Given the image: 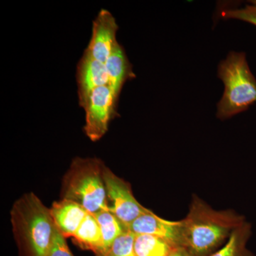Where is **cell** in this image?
Segmentation results:
<instances>
[{
  "label": "cell",
  "instance_id": "obj_1",
  "mask_svg": "<svg viewBox=\"0 0 256 256\" xmlns=\"http://www.w3.org/2000/svg\"><path fill=\"white\" fill-rule=\"evenodd\" d=\"M183 248L195 256H208L220 249L236 228L246 222L234 210H216L194 195L184 218Z\"/></svg>",
  "mask_w": 256,
  "mask_h": 256
},
{
  "label": "cell",
  "instance_id": "obj_2",
  "mask_svg": "<svg viewBox=\"0 0 256 256\" xmlns=\"http://www.w3.org/2000/svg\"><path fill=\"white\" fill-rule=\"evenodd\" d=\"M20 256H48L56 227L50 208L33 192L16 200L10 212Z\"/></svg>",
  "mask_w": 256,
  "mask_h": 256
},
{
  "label": "cell",
  "instance_id": "obj_3",
  "mask_svg": "<svg viewBox=\"0 0 256 256\" xmlns=\"http://www.w3.org/2000/svg\"><path fill=\"white\" fill-rule=\"evenodd\" d=\"M106 166L98 158H74L62 181V198L78 204L92 214L108 210Z\"/></svg>",
  "mask_w": 256,
  "mask_h": 256
},
{
  "label": "cell",
  "instance_id": "obj_4",
  "mask_svg": "<svg viewBox=\"0 0 256 256\" xmlns=\"http://www.w3.org/2000/svg\"><path fill=\"white\" fill-rule=\"evenodd\" d=\"M218 75L225 86L217 106L218 118H230L247 110L256 102V79L245 54L230 52L218 66Z\"/></svg>",
  "mask_w": 256,
  "mask_h": 256
},
{
  "label": "cell",
  "instance_id": "obj_5",
  "mask_svg": "<svg viewBox=\"0 0 256 256\" xmlns=\"http://www.w3.org/2000/svg\"><path fill=\"white\" fill-rule=\"evenodd\" d=\"M118 101L109 85L102 86L92 92L84 108L86 112L84 130L92 142L105 136L111 120L118 116Z\"/></svg>",
  "mask_w": 256,
  "mask_h": 256
},
{
  "label": "cell",
  "instance_id": "obj_6",
  "mask_svg": "<svg viewBox=\"0 0 256 256\" xmlns=\"http://www.w3.org/2000/svg\"><path fill=\"white\" fill-rule=\"evenodd\" d=\"M108 210L128 228L129 226L144 214L151 210L146 208L133 195L130 184L119 178L108 168L104 170Z\"/></svg>",
  "mask_w": 256,
  "mask_h": 256
},
{
  "label": "cell",
  "instance_id": "obj_7",
  "mask_svg": "<svg viewBox=\"0 0 256 256\" xmlns=\"http://www.w3.org/2000/svg\"><path fill=\"white\" fill-rule=\"evenodd\" d=\"M118 25L107 10H101L92 22V35L85 50L102 64H106L118 43Z\"/></svg>",
  "mask_w": 256,
  "mask_h": 256
},
{
  "label": "cell",
  "instance_id": "obj_8",
  "mask_svg": "<svg viewBox=\"0 0 256 256\" xmlns=\"http://www.w3.org/2000/svg\"><path fill=\"white\" fill-rule=\"evenodd\" d=\"M136 234L154 236L168 240L175 247L183 248L182 220H169L158 216L152 210L138 217L128 227Z\"/></svg>",
  "mask_w": 256,
  "mask_h": 256
},
{
  "label": "cell",
  "instance_id": "obj_9",
  "mask_svg": "<svg viewBox=\"0 0 256 256\" xmlns=\"http://www.w3.org/2000/svg\"><path fill=\"white\" fill-rule=\"evenodd\" d=\"M78 104L84 108L92 92L102 86L109 85V77L105 64L95 60L86 50L76 67Z\"/></svg>",
  "mask_w": 256,
  "mask_h": 256
},
{
  "label": "cell",
  "instance_id": "obj_10",
  "mask_svg": "<svg viewBox=\"0 0 256 256\" xmlns=\"http://www.w3.org/2000/svg\"><path fill=\"white\" fill-rule=\"evenodd\" d=\"M50 208L56 227L66 238L74 236L88 214L78 204L64 198L54 202Z\"/></svg>",
  "mask_w": 256,
  "mask_h": 256
},
{
  "label": "cell",
  "instance_id": "obj_11",
  "mask_svg": "<svg viewBox=\"0 0 256 256\" xmlns=\"http://www.w3.org/2000/svg\"><path fill=\"white\" fill-rule=\"evenodd\" d=\"M109 77V86L119 99L124 86L128 80L136 78L132 64L128 60L124 47L118 42L105 64Z\"/></svg>",
  "mask_w": 256,
  "mask_h": 256
},
{
  "label": "cell",
  "instance_id": "obj_12",
  "mask_svg": "<svg viewBox=\"0 0 256 256\" xmlns=\"http://www.w3.org/2000/svg\"><path fill=\"white\" fill-rule=\"evenodd\" d=\"M72 238L82 249L90 250L96 256H102V234L95 216L92 214H88Z\"/></svg>",
  "mask_w": 256,
  "mask_h": 256
},
{
  "label": "cell",
  "instance_id": "obj_13",
  "mask_svg": "<svg viewBox=\"0 0 256 256\" xmlns=\"http://www.w3.org/2000/svg\"><path fill=\"white\" fill-rule=\"evenodd\" d=\"M252 225L245 222L234 230L228 240L218 250L208 256H255L247 248L252 236Z\"/></svg>",
  "mask_w": 256,
  "mask_h": 256
},
{
  "label": "cell",
  "instance_id": "obj_14",
  "mask_svg": "<svg viewBox=\"0 0 256 256\" xmlns=\"http://www.w3.org/2000/svg\"><path fill=\"white\" fill-rule=\"evenodd\" d=\"M94 215L99 224L102 234L104 256L112 242L128 230L126 226L108 210H101Z\"/></svg>",
  "mask_w": 256,
  "mask_h": 256
},
{
  "label": "cell",
  "instance_id": "obj_15",
  "mask_svg": "<svg viewBox=\"0 0 256 256\" xmlns=\"http://www.w3.org/2000/svg\"><path fill=\"white\" fill-rule=\"evenodd\" d=\"M134 248L137 256H169L176 247L160 237L140 234L136 235Z\"/></svg>",
  "mask_w": 256,
  "mask_h": 256
},
{
  "label": "cell",
  "instance_id": "obj_16",
  "mask_svg": "<svg viewBox=\"0 0 256 256\" xmlns=\"http://www.w3.org/2000/svg\"><path fill=\"white\" fill-rule=\"evenodd\" d=\"M136 234L130 230L116 239L104 256H137L134 248Z\"/></svg>",
  "mask_w": 256,
  "mask_h": 256
},
{
  "label": "cell",
  "instance_id": "obj_17",
  "mask_svg": "<svg viewBox=\"0 0 256 256\" xmlns=\"http://www.w3.org/2000/svg\"><path fill=\"white\" fill-rule=\"evenodd\" d=\"M220 16L224 18L242 20L256 26V6L254 5H246L242 9L224 10Z\"/></svg>",
  "mask_w": 256,
  "mask_h": 256
},
{
  "label": "cell",
  "instance_id": "obj_18",
  "mask_svg": "<svg viewBox=\"0 0 256 256\" xmlns=\"http://www.w3.org/2000/svg\"><path fill=\"white\" fill-rule=\"evenodd\" d=\"M48 256H74L68 246L65 237L56 228Z\"/></svg>",
  "mask_w": 256,
  "mask_h": 256
},
{
  "label": "cell",
  "instance_id": "obj_19",
  "mask_svg": "<svg viewBox=\"0 0 256 256\" xmlns=\"http://www.w3.org/2000/svg\"><path fill=\"white\" fill-rule=\"evenodd\" d=\"M169 256H195L190 254L184 248L180 247L175 248Z\"/></svg>",
  "mask_w": 256,
  "mask_h": 256
},
{
  "label": "cell",
  "instance_id": "obj_20",
  "mask_svg": "<svg viewBox=\"0 0 256 256\" xmlns=\"http://www.w3.org/2000/svg\"><path fill=\"white\" fill-rule=\"evenodd\" d=\"M250 2L252 3V5H254V6H256V0H254V1H250Z\"/></svg>",
  "mask_w": 256,
  "mask_h": 256
}]
</instances>
